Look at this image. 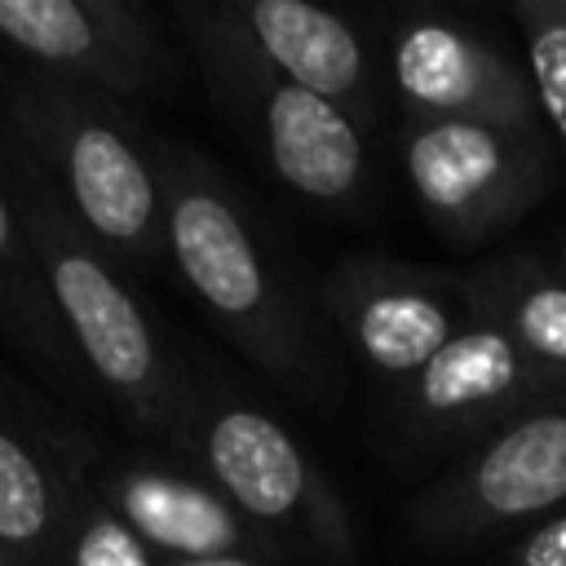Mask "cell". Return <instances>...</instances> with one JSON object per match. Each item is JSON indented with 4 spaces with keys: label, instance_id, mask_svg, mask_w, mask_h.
<instances>
[{
    "label": "cell",
    "instance_id": "1",
    "mask_svg": "<svg viewBox=\"0 0 566 566\" xmlns=\"http://www.w3.org/2000/svg\"><path fill=\"white\" fill-rule=\"evenodd\" d=\"M150 150L164 195V252L203 314L265 376L301 394H323L327 358L314 323L234 190L186 146L150 142Z\"/></svg>",
    "mask_w": 566,
    "mask_h": 566
},
{
    "label": "cell",
    "instance_id": "2",
    "mask_svg": "<svg viewBox=\"0 0 566 566\" xmlns=\"http://www.w3.org/2000/svg\"><path fill=\"white\" fill-rule=\"evenodd\" d=\"M0 168L13 186L53 310L93 389L142 433L190 455L199 385H190L186 371L164 354L146 310L119 279L115 261L75 226V217L57 203L44 177L13 150Z\"/></svg>",
    "mask_w": 566,
    "mask_h": 566
},
{
    "label": "cell",
    "instance_id": "3",
    "mask_svg": "<svg viewBox=\"0 0 566 566\" xmlns=\"http://www.w3.org/2000/svg\"><path fill=\"white\" fill-rule=\"evenodd\" d=\"M0 142L44 177L115 265L142 270L159 261L164 195L155 150L137 137L124 102L0 62Z\"/></svg>",
    "mask_w": 566,
    "mask_h": 566
},
{
    "label": "cell",
    "instance_id": "4",
    "mask_svg": "<svg viewBox=\"0 0 566 566\" xmlns=\"http://www.w3.org/2000/svg\"><path fill=\"white\" fill-rule=\"evenodd\" d=\"M195 62L230 124L256 146L274 181L310 203H345L367 181V150L358 119L279 75L221 13V4L177 9Z\"/></svg>",
    "mask_w": 566,
    "mask_h": 566
},
{
    "label": "cell",
    "instance_id": "5",
    "mask_svg": "<svg viewBox=\"0 0 566 566\" xmlns=\"http://www.w3.org/2000/svg\"><path fill=\"white\" fill-rule=\"evenodd\" d=\"M199 464L212 473V486L230 500L234 513L252 517L265 535L332 566L354 557V526L323 469L296 447V438L265 411L230 398L195 402V447Z\"/></svg>",
    "mask_w": 566,
    "mask_h": 566
},
{
    "label": "cell",
    "instance_id": "6",
    "mask_svg": "<svg viewBox=\"0 0 566 566\" xmlns=\"http://www.w3.org/2000/svg\"><path fill=\"white\" fill-rule=\"evenodd\" d=\"M398 155L416 208L455 248L495 239L548 186L544 133L469 119H407Z\"/></svg>",
    "mask_w": 566,
    "mask_h": 566
},
{
    "label": "cell",
    "instance_id": "7",
    "mask_svg": "<svg viewBox=\"0 0 566 566\" xmlns=\"http://www.w3.org/2000/svg\"><path fill=\"white\" fill-rule=\"evenodd\" d=\"M566 509V398L539 402L478 438L411 509V526L433 544H473L522 526H544Z\"/></svg>",
    "mask_w": 566,
    "mask_h": 566
},
{
    "label": "cell",
    "instance_id": "8",
    "mask_svg": "<svg viewBox=\"0 0 566 566\" xmlns=\"http://www.w3.org/2000/svg\"><path fill=\"white\" fill-rule=\"evenodd\" d=\"M0 62L84 84L102 97H155L177 84V53L128 0H0Z\"/></svg>",
    "mask_w": 566,
    "mask_h": 566
},
{
    "label": "cell",
    "instance_id": "9",
    "mask_svg": "<svg viewBox=\"0 0 566 566\" xmlns=\"http://www.w3.org/2000/svg\"><path fill=\"white\" fill-rule=\"evenodd\" d=\"M389 84L407 119H469L544 133L531 75L451 13H407L389 35Z\"/></svg>",
    "mask_w": 566,
    "mask_h": 566
},
{
    "label": "cell",
    "instance_id": "10",
    "mask_svg": "<svg viewBox=\"0 0 566 566\" xmlns=\"http://www.w3.org/2000/svg\"><path fill=\"white\" fill-rule=\"evenodd\" d=\"M553 398H566V389L500 327L464 318V327L398 389V420L420 447H460Z\"/></svg>",
    "mask_w": 566,
    "mask_h": 566
},
{
    "label": "cell",
    "instance_id": "11",
    "mask_svg": "<svg viewBox=\"0 0 566 566\" xmlns=\"http://www.w3.org/2000/svg\"><path fill=\"white\" fill-rule=\"evenodd\" d=\"M323 310L380 380H411L469 318L455 279L389 256H345L323 279Z\"/></svg>",
    "mask_w": 566,
    "mask_h": 566
},
{
    "label": "cell",
    "instance_id": "12",
    "mask_svg": "<svg viewBox=\"0 0 566 566\" xmlns=\"http://www.w3.org/2000/svg\"><path fill=\"white\" fill-rule=\"evenodd\" d=\"M230 27L292 84L345 106H367L371 57L363 31L310 0H230L221 4Z\"/></svg>",
    "mask_w": 566,
    "mask_h": 566
},
{
    "label": "cell",
    "instance_id": "13",
    "mask_svg": "<svg viewBox=\"0 0 566 566\" xmlns=\"http://www.w3.org/2000/svg\"><path fill=\"white\" fill-rule=\"evenodd\" d=\"M80 447L0 411V544L18 566H66Z\"/></svg>",
    "mask_w": 566,
    "mask_h": 566
},
{
    "label": "cell",
    "instance_id": "14",
    "mask_svg": "<svg viewBox=\"0 0 566 566\" xmlns=\"http://www.w3.org/2000/svg\"><path fill=\"white\" fill-rule=\"evenodd\" d=\"M97 495L155 548L177 562H203V557H252L248 548H261V535L243 531V517L230 509V500L217 486H203L195 478L150 469V464H119L97 478Z\"/></svg>",
    "mask_w": 566,
    "mask_h": 566
},
{
    "label": "cell",
    "instance_id": "15",
    "mask_svg": "<svg viewBox=\"0 0 566 566\" xmlns=\"http://www.w3.org/2000/svg\"><path fill=\"white\" fill-rule=\"evenodd\" d=\"M0 340L53 389L71 398H93V380L80 367L71 336L53 310L49 283L40 274L35 248L27 239L13 186L0 168Z\"/></svg>",
    "mask_w": 566,
    "mask_h": 566
},
{
    "label": "cell",
    "instance_id": "16",
    "mask_svg": "<svg viewBox=\"0 0 566 566\" xmlns=\"http://www.w3.org/2000/svg\"><path fill=\"white\" fill-rule=\"evenodd\" d=\"M469 318L500 327L553 385L566 389V270L513 252L460 279Z\"/></svg>",
    "mask_w": 566,
    "mask_h": 566
},
{
    "label": "cell",
    "instance_id": "17",
    "mask_svg": "<svg viewBox=\"0 0 566 566\" xmlns=\"http://www.w3.org/2000/svg\"><path fill=\"white\" fill-rule=\"evenodd\" d=\"M513 22L526 44V75L544 133L566 159V0H517Z\"/></svg>",
    "mask_w": 566,
    "mask_h": 566
},
{
    "label": "cell",
    "instance_id": "18",
    "mask_svg": "<svg viewBox=\"0 0 566 566\" xmlns=\"http://www.w3.org/2000/svg\"><path fill=\"white\" fill-rule=\"evenodd\" d=\"M66 566H159L155 548L88 486L84 455H80V504L71 522Z\"/></svg>",
    "mask_w": 566,
    "mask_h": 566
},
{
    "label": "cell",
    "instance_id": "19",
    "mask_svg": "<svg viewBox=\"0 0 566 566\" xmlns=\"http://www.w3.org/2000/svg\"><path fill=\"white\" fill-rule=\"evenodd\" d=\"M517 566H566V509L522 539Z\"/></svg>",
    "mask_w": 566,
    "mask_h": 566
},
{
    "label": "cell",
    "instance_id": "20",
    "mask_svg": "<svg viewBox=\"0 0 566 566\" xmlns=\"http://www.w3.org/2000/svg\"><path fill=\"white\" fill-rule=\"evenodd\" d=\"M172 566H261L256 557H203V562H172Z\"/></svg>",
    "mask_w": 566,
    "mask_h": 566
},
{
    "label": "cell",
    "instance_id": "21",
    "mask_svg": "<svg viewBox=\"0 0 566 566\" xmlns=\"http://www.w3.org/2000/svg\"><path fill=\"white\" fill-rule=\"evenodd\" d=\"M0 566H18V562H13L9 553H4V544H0Z\"/></svg>",
    "mask_w": 566,
    "mask_h": 566
},
{
    "label": "cell",
    "instance_id": "22",
    "mask_svg": "<svg viewBox=\"0 0 566 566\" xmlns=\"http://www.w3.org/2000/svg\"><path fill=\"white\" fill-rule=\"evenodd\" d=\"M562 270H566V239H562Z\"/></svg>",
    "mask_w": 566,
    "mask_h": 566
}]
</instances>
